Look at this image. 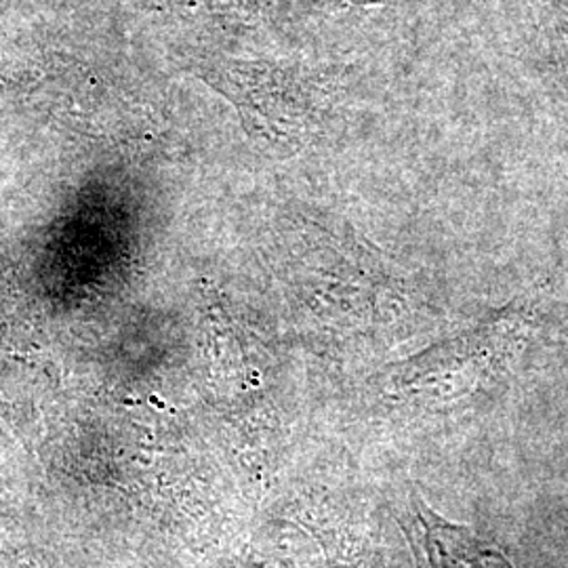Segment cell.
<instances>
[{"mask_svg":"<svg viewBox=\"0 0 568 568\" xmlns=\"http://www.w3.org/2000/svg\"><path fill=\"white\" fill-rule=\"evenodd\" d=\"M567 16H568V2H567Z\"/></svg>","mask_w":568,"mask_h":568,"instance_id":"cell-2","label":"cell"},{"mask_svg":"<svg viewBox=\"0 0 568 568\" xmlns=\"http://www.w3.org/2000/svg\"><path fill=\"white\" fill-rule=\"evenodd\" d=\"M415 530L427 568H520L471 528L450 523L415 499Z\"/></svg>","mask_w":568,"mask_h":568,"instance_id":"cell-1","label":"cell"}]
</instances>
